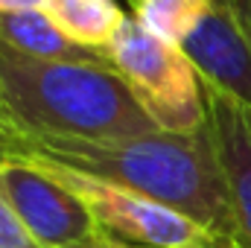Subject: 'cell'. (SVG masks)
Wrapping results in <instances>:
<instances>
[{
    "label": "cell",
    "mask_w": 251,
    "mask_h": 248,
    "mask_svg": "<svg viewBox=\"0 0 251 248\" xmlns=\"http://www.w3.org/2000/svg\"><path fill=\"white\" fill-rule=\"evenodd\" d=\"M0 158L47 161L128 187L234 243L228 190L207 125L187 134L155 128L146 134L100 140L47 137L6 128L0 131Z\"/></svg>",
    "instance_id": "cell-1"
},
{
    "label": "cell",
    "mask_w": 251,
    "mask_h": 248,
    "mask_svg": "<svg viewBox=\"0 0 251 248\" xmlns=\"http://www.w3.org/2000/svg\"><path fill=\"white\" fill-rule=\"evenodd\" d=\"M0 91L15 131L47 137H126L158 125L111 64L29 59L0 44Z\"/></svg>",
    "instance_id": "cell-2"
},
{
    "label": "cell",
    "mask_w": 251,
    "mask_h": 248,
    "mask_svg": "<svg viewBox=\"0 0 251 248\" xmlns=\"http://www.w3.org/2000/svg\"><path fill=\"white\" fill-rule=\"evenodd\" d=\"M108 64L161 131H199L207 125L204 88L181 47H173L126 18L105 47Z\"/></svg>",
    "instance_id": "cell-3"
},
{
    "label": "cell",
    "mask_w": 251,
    "mask_h": 248,
    "mask_svg": "<svg viewBox=\"0 0 251 248\" xmlns=\"http://www.w3.org/2000/svg\"><path fill=\"white\" fill-rule=\"evenodd\" d=\"M26 164L47 170L56 181L73 190L85 201V207L94 213L100 228H105L114 237H123L128 243L149 248H204L228 243L216 237L213 231H207L204 225H199L196 219H190L149 196H140L128 187L111 184V181L67 170L59 164H47V161H26Z\"/></svg>",
    "instance_id": "cell-4"
},
{
    "label": "cell",
    "mask_w": 251,
    "mask_h": 248,
    "mask_svg": "<svg viewBox=\"0 0 251 248\" xmlns=\"http://www.w3.org/2000/svg\"><path fill=\"white\" fill-rule=\"evenodd\" d=\"M0 190L44 248H73L105 231L73 190L35 164L0 158Z\"/></svg>",
    "instance_id": "cell-5"
},
{
    "label": "cell",
    "mask_w": 251,
    "mask_h": 248,
    "mask_svg": "<svg viewBox=\"0 0 251 248\" xmlns=\"http://www.w3.org/2000/svg\"><path fill=\"white\" fill-rule=\"evenodd\" d=\"M201 85L251 111V0H207V12L181 44Z\"/></svg>",
    "instance_id": "cell-6"
},
{
    "label": "cell",
    "mask_w": 251,
    "mask_h": 248,
    "mask_svg": "<svg viewBox=\"0 0 251 248\" xmlns=\"http://www.w3.org/2000/svg\"><path fill=\"white\" fill-rule=\"evenodd\" d=\"M201 88L207 105V128L228 190L234 243L237 248H251V111L207 85Z\"/></svg>",
    "instance_id": "cell-7"
},
{
    "label": "cell",
    "mask_w": 251,
    "mask_h": 248,
    "mask_svg": "<svg viewBox=\"0 0 251 248\" xmlns=\"http://www.w3.org/2000/svg\"><path fill=\"white\" fill-rule=\"evenodd\" d=\"M0 44L21 53V56H29V59L108 64L105 50H91V47H82V44L70 41L47 18L44 9L0 12Z\"/></svg>",
    "instance_id": "cell-8"
},
{
    "label": "cell",
    "mask_w": 251,
    "mask_h": 248,
    "mask_svg": "<svg viewBox=\"0 0 251 248\" xmlns=\"http://www.w3.org/2000/svg\"><path fill=\"white\" fill-rule=\"evenodd\" d=\"M47 18L82 47L105 50L128 18L114 0H47Z\"/></svg>",
    "instance_id": "cell-9"
},
{
    "label": "cell",
    "mask_w": 251,
    "mask_h": 248,
    "mask_svg": "<svg viewBox=\"0 0 251 248\" xmlns=\"http://www.w3.org/2000/svg\"><path fill=\"white\" fill-rule=\"evenodd\" d=\"M134 21L161 41L181 47L207 12V0H131Z\"/></svg>",
    "instance_id": "cell-10"
},
{
    "label": "cell",
    "mask_w": 251,
    "mask_h": 248,
    "mask_svg": "<svg viewBox=\"0 0 251 248\" xmlns=\"http://www.w3.org/2000/svg\"><path fill=\"white\" fill-rule=\"evenodd\" d=\"M0 248H44L18 219V213L12 210L9 198L0 190Z\"/></svg>",
    "instance_id": "cell-11"
},
{
    "label": "cell",
    "mask_w": 251,
    "mask_h": 248,
    "mask_svg": "<svg viewBox=\"0 0 251 248\" xmlns=\"http://www.w3.org/2000/svg\"><path fill=\"white\" fill-rule=\"evenodd\" d=\"M73 248H149V246H137V243H128V240L114 237L108 231H100L91 240H85V243H79V246H73Z\"/></svg>",
    "instance_id": "cell-12"
},
{
    "label": "cell",
    "mask_w": 251,
    "mask_h": 248,
    "mask_svg": "<svg viewBox=\"0 0 251 248\" xmlns=\"http://www.w3.org/2000/svg\"><path fill=\"white\" fill-rule=\"evenodd\" d=\"M47 0H0V12H21V9H44Z\"/></svg>",
    "instance_id": "cell-13"
},
{
    "label": "cell",
    "mask_w": 251,
    "mask_h": 248,
    "mask_svg": "<svg viewBox=\"0 0 251 248\" xmlns=\"http://www.w3.org/2000/svg\"><path fill=\"white\" fill-rule=\"evenodd\" d=\"M6 128H12V123H9V114H6V102H3V91H0V131H6Z\"/></svg>",
    "instance_id": "cell-14"
},
{
    "label": "cell",
    "mask_w": 251,
    "mask_h": 248,
    "mask_svg": "<svg viewBox=\"0 0 251 248\" xmlns=\"http://www.w3.org/2000/svg\"><path fill=\"white\" fill-rule=\"evenodd\" d=\"M204 248H237L234 243H216V246H204Z\"/></svg>",
    "instance_id": "cell-15"
},
{
    "label": "cell",
    "mask_w": 251,
    "mask_h": 248,
    "mask_svg": "<svg viewBox=\"0 0 251 248\" xmlns=\"http://www.w3.org/2000/svg\"><path fill=\"white\" fill-rule=\"evenodd\" d=\"M126 3H131V0H126Z\"/></svg>",
    "instance_id": "cell-16"
}]
</instances>
